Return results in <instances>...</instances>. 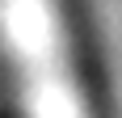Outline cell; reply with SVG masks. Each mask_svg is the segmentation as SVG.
Masks as SVG:
<instances>
[{"instance_id":"6da1fadb","label":"cell","mask_w":122,"mask_h":118,"mask_svg":"<svg viewBox=\"0 0 122 118\" xmlns=\"http://www.w3.org/2000/svg\"><path fill=\"white\" fill-rule=\"evenodd\" d=\"M0 38L13 51L30 118H88L55 0H0Z\"/></svg>"}]
</instances>
